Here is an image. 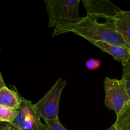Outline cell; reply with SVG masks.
Segmentation results:
<instances>
[{"instance_id": "6da1fadb", "label": "cell", "mask_w": 130, "mask_h": 130, "mask_svg": "<svg viewBox=\"0 0 130 130\" xmlns=\"http://www.w3.org/2000/svg\"><path fill=\"white\" fill-rule=\"evenodd\" d=\"M72 32L85 38L89 42L105 41L111 44L126 46L124 39L117 29L115 19L105 20L99 22V20L86 15L76 24L62 29L54 30L53 37L62 34Z\"/></svg>"}, {"instance_id": "7a4b0ae2", "label": "cell", "mask_w": 130, "mask_h": 130, "mask_svg": "<svg viewBox=\"0 0 130 130\" xmlns=\"http://www.w3.org/2000/svg\"><path fill=\"white\" fill-rule=\"evenodd\" d=\"M81 2L80 0H44L48 15V27L58 30L80 21Z\"/></svg>"}, {"instance_id": "3957f363", "label": "cell", "mask_w": 130, "mask_h": 130, "mask_svg": "<svg viewBox=\"0 0 130 130\" xmlns=\"http://www.w3.org/2000/svg\"><path fill=\"white\" fill-rule=\"evenodd\" d=\"M67 85V81L58 78L53 86L40 100L33 104L34 110L40 119L44 121L59 119V103L63 89Z\"/></svg>"}, {"instance_id": "277c9868", "label": "cell", "mask_w": 130, "mask_h": 130, "mask_svg": "<svg viewBox=\"0 0 130 130\" xmlns=\"http://www.w3.org/2000/svg\"><path fill=\"white\" fill-rule=\"evenodd\" d=\"M105 105L119 115L129 104L130 99L124 79H110L106 77L104 80Z\"/></svg>"}, {"instance_id": "5b68a950", "label": "cell", "mask_w": 130, "mask_h": 130, "mask_svg": "<svg viewBox=\"0 0 130 130\" xmlns=\"http://www.w3.org/2000/svg\"><path fill=\"white\" fill-rule=\"evenodd\" d=\"M20 98L21 104L13 123L21 130H46L44 123L36 113L31 102L21 95Z\"/></svg>"}, {"instance_id": "8992f818", "label": "cell", "mask_w": 130, "mask_h": 130, "mask_svg": "<svg viewBox=\"0 0 130 130\" xmlns=\"http://www.w3.org/2000/svg\"><path fill=\"white\" fill-rule=\"evenodd\" d=\"M88 16L99 20L115 19L121 11L109 0H81Z\"/></svg>"}, {"instance_id": "52a82bcc", "label": "cell", "mask_w": 130, "mask_h": 130, "mask_svg": "<svg viewBox=\"0 0 130 130\" xmlns=\"http://www.w3.org/2000/svg\"><path fill=\"white\" fill-rule=\"evenodd\" d=\"M91 43L100 48L102 52L111 55L122 65L130 61V52L126 46L111 44L105 41H92Z\"/></svg>"}, {"instance_id": "ba28073f", "label": "cell", "mask_w": 130, "mask_h": 130, "mask_svg": "<svg viewBox=\"0 0 130 130\" xmlns=\"http://www.w3.org/2000/svg\"><path fill=\"white\" fill-rule=\"evenodd\" d=\"M115 22L118 32L130 52V11L121 10L116 17Z\"/></svg>"}, {"instance_id": "9c48e42d", "label": "cell", "mask_w": 130, "mask_h": 130, "mask_svg": "<svg viewBox=\"0 0 130 130\" xmlns=\"http://www.w3.org/2000/svg\"><path fill=\"white\" fill-rule=\"evenodd\" d=\"M13 88V90H10L7 86L0 90V105L17 110L21 104L20 95L15 86Z\"/></svg>"}, {"instance_id": "30bf717a", "label": "cell", "mask_w": 130, "mask_h": 130, "mask_svg": "<svg viewBox=\"0 0 130 130\" xmlns=\"http://www.w3.org/2000/svg\"><path fill=\"white\" fill-rule=\"evenodd\" d=\"M118 130H130V102L116 116L114 124Z\"/></svg>"}, {"instance_id": "8fae6325", "label": "cell", "mask_w": 130, "mask_h": 130, "mask_svg": "<svg viewBox=\"0 0 130 130\" xmlns=\"http://www.w3.org/2000/svg\"><path fill=\"white\" fill-rule=\"evenodd\" d=\"M17 115V110L0 105V121L11 124L13 123Z\"/></svg>"}, {"instance_id": "7c38bea8", "label": "cell", "mask_w": 130, "mask_h": 130, "mask_svg": "<svg viewBox=\"0 0 130 130\" xmlns=\"http://www.w3.org/2000/svg\"><path fill=\"white\" fill-rule=\"evenodd\" d=\"M44 124L46 130H67L62 125L59 119L45 121Z\"/></svg>"}, {"instance_id": "4fadbf2b", "label": "cell", "mask_w": 130, "mask_h": 130, "mask_svg": "<svg viewBox=\"0 0 130 130\" xmlns=\"http://www.w3.org/2000/svg\"><path fill=\"white\" fill-rule=\"evenodd\" d=\"M122 78L124 79L126 83L127 90L130 99V61L123 65Z\"/></svg>"}, {"instance_id": "5bb4252c", "label": "cell", "mask_w": 130, "mask_h": 130, "mask_svg": "<svg viewBox=\"0 0 130 130\" xmlns=\"http://www.w3.org/2000/svg\"><path fill=\"white\" fill-rule=\"evenodd\" d=\"M101 63L102 62L100 60L96 59V58H90L85 62V66L87 69L90 71H94L99 69L101 66Z\"/></svg>"}, {"instance_id": "9a60e30c", "label": "cell", "mask_w": 130, "mask_h": 130, "mask_svg": "<svg viewBox=\"0 0 130 130\" xmlns=\"http://www.w3.org/2000/svg\"><path fill=\"white\" fill-rule=\"evenodd\" d=\"M3 130H21L17 125H15L13 123L8 124L7 126Z\"/></svg>"}, {"instance_id": "2e32d148", "label": "cell", "mask_w": 130, "mask_h": 130, "mask_svg": "<svg viewBox=\"0 0 130 130\" xmlns=\"http://www.w3.org/2000/svg\"><path fill=\"white\" fill-rule=\"evenodd\" d=\"M5 87H6V84H5L3 78V76L1 73V71H0V90Z\"/></svg>"}, {"instance_id": "e0dca14e", "label": "cell", "mask_w": 130, "mask_h": 130, "mask_svg": "<svg viewBox=\"0 0 130 130\" xmlns=\"http://www.w3.org/2000/svg\"><path fill=\"white\" fill-rule=\"evenodd\" d=\"M9 123H4V122L0 121V130H3L8 126Z\"/></svg>"}, {"instance_id": "ac0fdd59", "label": "cell", "mask_w": 130, "mask_h": 130, "mask_svg": "<svg viewBox=\"0 0 130 130\" xmlns=\"http://www.w3.org/2000/svg\"><path fill=\"white\" fill-rule=\"evenodd\" d=\"M106 130H118V129H117L116 128V126L114 125V124H112V125L111 126L109 127V128H108L107 129H106Z\"/></svg>"}, {"instance_id": "d6986e66", "label": "cell", "mask_w": 130, "mask_h": 130, "mask_svg": "<svg viewBox=\"0 0 130 130\" xmlns=\"http://www.w3.org/2000/svg\"><path fill=\"white\" fill-rule=\"evenodd\" d=\"M0 50H1V47H0Z\"/></svg>"}]
</instances>
